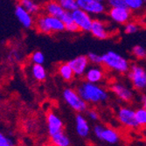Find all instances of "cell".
Segmentation results:
<instances>
[{
    "instance_id": "cell-1",
    "label": "cell",
    "mask_w": 146,
    "mask_h": 146,
    "mask_svg": "<svg viewBox=\"0 0 146 146\" xmlns=\"http://www.w3.org/2000/svg\"><path fill=\"white\" fill-rule=\"evenodd\" d=\"M76 90L88 103L98 104L109 100L108 91L97 83L84 82L77 87Z\"/></svg>"
},
{
    "instance_id": "cell-2",
    "label": "cell",
    "mask_w": 146,
    "mask_h": 146,
    "mask_svg": "<svg viewBox=\"0 0 146 146\" xmlns=\"http://www.w3.org/2000/svg\"><path fill=\"white\" fill-rule=\"evenodd\" d=\"M102 65L109 70L116 72L121 74H125L130 68L129 60L114 51H109L102 55Z\"/></svg>"
},
{
    "instance_id": "cell-3",
    "label": "cell",
    "mask_w": 146,
    "mask_h": 146,
    "mask_svg": "<svg viewBox=\"0 0 146 146\" xmlns=\"http://www.w3.org/2000/svg\"><path fill=\"white\" fill-rule=\"evenodd\" d=\"M37 29L45 34H50L52 33H60L66 30L65 24L58 18L51 15L41 16L37 19Z\"/></svg>"
},
{
    "instance_id": "cell-4",
    "label": "cell",
    "mask_w": 146,
    "mask_h": 146,
    "mask_svg": "<svg viewBox=\"0 0 146 146\" xmlns=\"http://www.w3.org/2000/svg\"><path fill=\"white\" fill-rule=\"evenodd\" d=\"M127 76L135 90L140 93L146 92V69L137 64L130 65Z\"/></svg>"
},
{
    "instance_id": "cell-5",
    "label": "cell",
    "mask_w": 146,
    "mask_h": 146,
    "mask_svg": "<svg viewBox=\"0 0 146 146\" xmlns=\"http://www.w3.org/2000/svg\"><path fill=\"white\" fill-rule=\"evenodd\" d=\"M63 99L69 107L77 113H82L88 110V102L80 96L77 90L73 88H66L62 94Z\"/></svg>"
},
{
    "instance_id": "cell-6",
    "label": "cell",
    "mask_w": 146,
    "mask_h": 146,
    "mask_svg": "<svg viewBox=\"0 0 146 146\" xmlns=\"http://www.w3.org/2000/svg\"><path fill=\"white\" fill-rule=\"evenodd\" d=\"M95 137L107 144H117L120 142V134L118 131L113 128L107 127L101 124H96L93 129Z\"/></svg>"
},
{
    "instance_id": "cell-7",
    "label": "cell",
    "mask_w": 146,
    "mask_h": 146,
    "mask_svg": "<svg viewBox=\"0 0 146 146\" xmlns=\"http://www.w3.org/2000/svg\"><path fill=\"white\" fill-rule=\"evenodd\" d=\"M117 120L123 127L128 129H137L138 124L136 120V110L127 106H123L117 110Z\"/></svg>"
},
{
    "instance_id": "cell-8",
    "label": "cell",
    "mask_w": 146,
    "mask_h": 146,
    "mask_svg": "<svg viewBox=\"0 0 146 146\" xmlns=\"http://www.w3.org/2000/svg\"><path fill=\"white\" fill-rule=\"evenodd\" d=\"M72 16L74 23L78 25L80 31L90 32L94 19L91 18L89 13L80 8H77L76 10L72 11Z\"/></svg>"
},
{
    "instance_id": "cell-9",
    "label": "cell",
    "mask_w": 146,
    "mask_h": 146,
    "mask_svg": "<svg viewBox=\"0 0 146 146\" xmlns=\"http://www.w3.org/2000/svg\"><path fill=\"white\" fill-rule=\"evenodd\" d=\"M110 91L122 102H130L134 100V92L121 82H115L110 85Z\"/></svg>"
},
{
    "instance_id": "cell-10",
    "label": "cell",
    "mask_w": 146,
    "mask_h": 146,
    "mask_svg": "<svg viewBox=\"0 0 146 146\" xmlns=\"http://www.w3.org/2000/svg\"><path fill=\"white\" fill-rule=\"evenodd\" d=\"M78 8L87 11L92 15H99L106 10L102 2L96 0H76Z\"/></svg>"
},
{
    "instance_id": "cell-11",
    "label": "cell",
    "mask_w": 146,
    "mask_h": 146,
    "mask_svg": "<svg viewBox=\"0 0 146 146\" xmlns=\"http://www.w3.org/2000/svg\"><path fill=\"white\" fill-rule=\"evenodd\" d=\"M131 11H132L126 6L114 7L110 8L109 11V16L114 22L120 25H124L129 21L131 18Z\"/></svg>"
},
{
    "instance_id": "cell-12",
    "label": "cell",
    "mask_w": 146,
    "mask_h": 146,
    "mask_svg": "<svg viewBox=\"0 0 146 146\" xmlns=\"http://www.w3.org/2000/svg\"><path fill=\"white\" fill-rule=\"evenodd\" d=\"M68 63L71 66L75 76L82 77L85 74L87 69L88 68L89 60H88V56L80 55L69 60Z\"/></svg>"
},
{
    "instance_id": "cell-13",
    "label": "cell",
    "mask_w": 146,
    "mask_h": 146,
    "mask_svg": "<svg viewBox=\"0 0 146 146\" xmlns=\"http://www.w3.org/2000/svg\"><path fill=\"white\" fill-rule=\"evenodd\" d=\"M46 123H47V129L49 136H52L58 132L63 131L64 129V123L60 117L54 113H49L46 116Z\"/></svg>"
},
{
    "instance_id": "cell-14",
    "label": "cell",
    "mask_w": 146,
    "mask_h": 146,
    "mask_svg": "<svg viewBox=\"0 0 146 146\" xmlns=\"http://www.w3.org/2000/svg\"><path fill=\"white\" fill-rule=\"evenodd\" d=\"M91 34L98 39H106L110 38V31L106 24L100 19H94L92 23Z\"/></svg>"
},
{
    "instance_id": "cell-15",
    "label": "cell",
    "mask_w": 146,
    "mask_h": 146,
    "mask_svg": "<svg viewBox=\"0 0 146 146\" xmlns=\"http://www.w3.org/2000/svg\"><path fill=\"white\" fill-rule=\"evenodd\" d=\"M15 16L18 19L19 22L24 26L25 28L29 29L33 25V19L32 14L26 11L21 5H18L15 7Z\"/></svg>"
},
{
    "instance_id": "cell-16",
    "label": "cell",
    "mask_w": 146,
    "mask_h": 146,
    "mask_svg": "<svg viewBox=\"0 0 146 146\" xmlns=\"http://www.w3.org/2000/svg\"><path fill=\"white\" fill-rule=\"evenodd\" d=\"M75 130L78 136L82 138H87L90 134V126L84 115L78 114L75 116Z\"/></svg>"
},
{
    "instance_id": "cell-17",
    "label": "cell",
    "mask_w": 146,
    "mask_h": 146,
    "mask_svg": "<svg viewBox=\"0 0 146 146\" xmlns=\"http://www.w3.org/2000/svg\"><path fill=\"white\" fill-rule=\"evenodd\" d=\"M85 81L91 83H99L104 79V70L100 67H90L87 69L85 74Z\"/></svg>"
},
{
    "instance_id": "cell-18",
    "label": "cell",
    "mask_w": 146,
    "mask_h": 146,
    "mask_svg": "<svg viewBox=\"0 0 146 146\" xmlns=\"http://www.w3.org/2000/svg\"><path fill=\"white\" fill-rule=\"evenodd\" d=\"M60 19L65 24L66 31L70 32V33H76V32L80 31L78 25L74 21V19H73V16H72V12L65 11V12L63 13V15Z\"/></svg>"
},
{
    "instance_id": "cell-19",
    "label": "cell",
    "mask_w": 146,
    "mask_h": 146,
    "mask_svg": "<svg viewBox=\"0 0 146 146\" xmlns=\"http://www.w3.org/2000/svg\"><path fill=\"white\" fill-rule=\"evenodd\" d=\"M58 73L65 82H72L75 77V74L68 62L60 64L58 68Z\"/></svg>"
},
{
    "instance_id": "cell-20",
    "label": "cell",
    "mask_w": 146,
    "mask_h": 146,
    "mask_svg": "<svg viewBox=\"0 0 146 146\" xmlns=\"http://www.w3.org/2000/svg\"><path fill=\"white\" fill-rule=\"evenodd\" d=\"M45 11L46 12V14L58 18H60L65 12V10L62 8L60 3L55 1H51L48 4H46L45 7Z\"/></svg>"
},
{
    "instance_id": "cell-21",
    "label": "cell",
    "mask_w": 146,
    "mask_h": 146,
    "mask_svg": "<svg viewBox=\"0 0 146 146\" xmlns=\"http://www.w3.org/2000/svg\"><path fill=\"white\" fill-rule=\"evenodd\" d=\"M51 143L55 146H69L71 142L69 137L66 135L64 131L58 132V133L50 137Z\"/></svg>"
},
{
    "instance_id": "cell-22",
    "label": "cell",
    "mask_w": 146,
    "mask_h": 146,
    "mask_svg": "<svg viewBox=\"0 0 146 146\" xmlns=\"http://www.w3.org/2000/svg\"><path fill=\"white\" fill-rule=\"evenodd\" d=\"M32 75L38 82H43L46 78V71L43 67V64H35L32 66Z\"/></svg>"
},
{
    "instance_id": "cell-23",
    "label": "cell",
    "mask_w": 146,
    "mask_h": 146,
    "mask_svg": "<svg viewBox=\"0 0 146 146\" xmlns=\"http://www.w3.org/2000/svg\"><path fill=\"white\" fill-rule=\"evenodd\" d=\"M20 5L31 14H36L40 10V7L38 4L33 2V0H21Z\"/></svg>"
},
{
    "instance_id": "cell-24",
    "label": "cell",
    "mask_w": 146,
    "mask_h": 146,
    "mask_svg": "<svg viewBox=\"0 0 146 146\" xmlns=\"http://www.w3.org/2000/svg\"><path fill=\"white\" fill-rule=\"evenodd\" d=\"M123 2L126 7L134 11H140L144 5L143 0H123Z\"/></svg>"
},
{
    "instance_id": "cell-25",
    "label": "cell",
    "mask_w": 146,
    "mask_h": 146,
    "mask_svg": "<svg viewBox=\"0 0 146 146\" xmlns=\"http://www.w3.org/2000/svg\"><path fill=\"white\" fill-rule=\"evenodd\" d=\"M136 120L138 127H146V110L143 107L136 110Z\"/></svg>"
},
{
    "instance_id": "cell-26",
    "label": "cell",
    "mask_w": 146,
    "mask_h": 146,
    "mask_svg": "<svg viewBox=\"0 0 146 146\" xmlns=\"http://www.w3.org/2000/svg\"><path fill=\"white\" fill-rule=\"evenodd\" d=\"M131 54L137 60L146 59V48H144L140 45H137L132 47Z\"/></svg>"
},
{
    "instance_id": "cell-27",
    "label": "cell",
    "mask_w": 146,
    "mask_h": 146,
    "mask_svg": "<svg viewBox=\"0 0 146 146\" xmlns=\"http://www.w3.org/2000/svg\"><path fill=\"white\" fill-rule=\"evenodd\" d=\"M59 3L62 8L67 11L72 12L78 8L76 0H59Z\"/></svg>"
},
{
    "instance_id": "cell-28",
    "label": "cell",
    "mask_w": 146,
    "mask_h": 146,
    "mask_svg": "<svg viewBox=\"0 0 146 146\" xmlns=\"http://www.w3.org/2000/svg\"><path fill=\"white\" fill-rule=\"evenodd\" d=\"M140 29V26L135 23V22H128L125 24L124 26V32L127 34H134L136 33H137Z\"/></svg>"
},
{
    "instance_id": "cell-29",
    "label": "cell",
    "mask_w": 146,
    "mask_h": 146,
    "mask_svg": "<svg viewBox=\"0 0 146 146\" xmlns=\"http://www.w3.org/2000/svg\"><path fill=\"white\" fill-rule=\"evenodd\" d=\"M31 60L33 63L35 64H43L45 62V56L43 52L40 51H36L32 54Z\"/></svg>"
},
{
    "instance_id": "cell-30",
    "label": "cell",
    "mask_w": 146,
    "mask_h": 146,
    "mask_svg": "<svg viewBox=\"0 0 146 146\" xmlns=\"http://www.w3.org/2000/svg\"><path fill=\"white\" fill-rule=\"evenodd\" d=\"M88 58V60L90 63L94 64V65H102V55L97 54L96 52H88V54L87 55Z\"/></svg>"
},
{
    "instance_id": "cell-31",
    "label": "cell",
    "mask_w": 146,
    "mask_h": 146,
    "mask_svg": "<svg viewBox=\"0 0 146 146\" xmlns=\"http://www.w3.org/2000/svg\"><path fill=\"white\" fill-rule=\"evenodd\" d=\"M12 145H14L12 139H11L9 137L0 132V146H12Z\"/></svg>"
},
{
    "instance_id": "cell-32",
    "label": "cell",
    "mask_w": 146,
    "mask_h": 146,
    "mask_svg": "<svg viewBox=\"0 0 146 146\" xmlns=\"http://www.w3.org/2000/svg\"><path fill=\"white\" fill-rule=\"evenodd\" d=\"M107 3L110 8L114 7H121V6H125V4L123 0H107Z\"/></svg>"
},
{
    "instance_id": "cell-33",
    "label": "cell",
    "mask_w": 146,
    "mask_h": 146,
    "mask_svg": "<svg viewBox=\"0 0 146 146\" xmlns=\"http://www.w3.org/2000/svg\"><path fill=\"white\" fill-rule=\"evenodd\" d=\"M88 118L90 120H92L93 122H96L99 120V113L96 110H88V113H87Z\"/></svg>"
},
{
    "instance_id": "cell-34",
    "label": "cell",
    "mask_w": 146,
    "mask_h": 146,
    "mask_svg": "<svg viewBox=\"0 0 146 146\" xmlns=\"http://www.w3.org/2000/svg\"><path fill=\"white\" fill-rule=\"evenodd\" d=\"M142 104H143V107L146 110V96H144L142 98Z\"/></svg>"
},
{
    "instance_id": "cell-35",
    "label": "cell",
    "mask_w": 146,
    "mask_h": 146,
    "mask_svg": "<svg viewBox=\"0 0 146 146\" xmlns=\"http://www.w3.org/2000/svg\"><path fill=\"white\" fill-rule=\"evenodd\" d=\"M96 1H100V2H102L103 0H96Z\"/></svg>"
},
{
    "instance_id": "cell-36",
    "label": "cell",
    "mask_w": 146,
    "mask_h": 146,
    "mask_svg": "<svg viewBox=\"0 0 146 146\" xmlns=\"http://www.w3.org/2000/svg\"><path fill=\"white\" fill-rule=\"evenodd\" d=\"M143 2H144V4L146 5V0H143Z\"/></svg>"
}]
</instances>
